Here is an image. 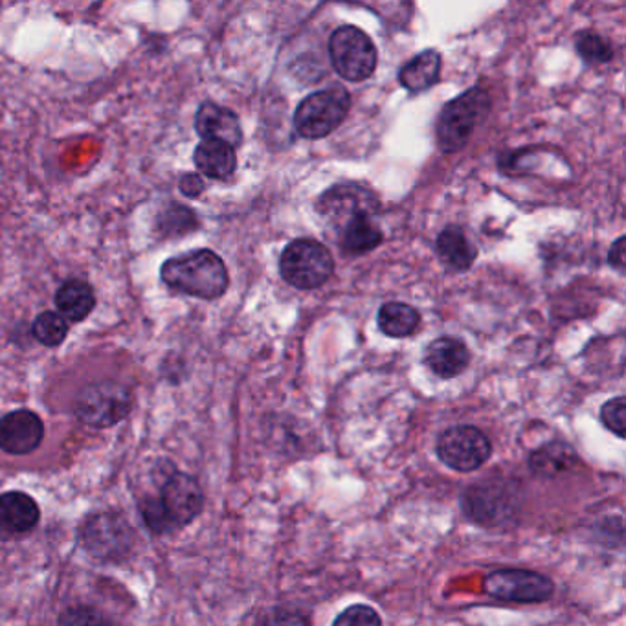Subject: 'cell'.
Masks as SVG:
<instances>
[{
	"instance_id": "cell-1",
	"label": "cell",
	"mask_w": 626,
	"mask_h": 626,
	"mask_svg": "<svg viewBox=\"0 0 626 626\" xmlns=\"http://www.w3.org/2000/svg\"><path fill=\"white\" fill-rule=\"evenodd\" d=\"M160 278L170 289L201 300L221 298L230 285L225 261L208 249L167 260L160 268Z\"/></svg>"
},
{
	"instance_id": "cell-2",
	"label": "cell",
	"mask_w": 626,
	"mask_h": 626,
	"mask_svg": "<svg viewBox=\"0 0 626 626\" xmlns=\"http://www.w3.org/2000/svg\"><path fill=\"white\" fill-rule=\"evenodd\" d=\"M491 111V96L474 87L460 98L449 101L439 114L436 140L443 153H455L467 146L474 129Z\"/></svg>"
},
{
	"instance_id": "cell-3",
	"label": "cell",
	"mask_w": 626,
	"mask_h": 626,
	"mask_svg": "<svg viewBox=\"0 0 626 626\" xmlns=\"http://www.w3.org/2000/svg\"><path fill=\"white\" fill-rule=\"evenodd\" d=\"M349 107L351 96L340 85L313 92L296 109V133L308 140L325 138L342 125L348 116Z\"/></svg>"
},
{
	"instance_id": "cell-4",
	"label": "cell",
	"mask_w": 626,
	"mask_h": 626,
	"mask_svg": "<svg viewBox=\"0 0 626 626\" xmlns=\"http://www.w3.org/2000/svg\"><path fill=\"white\" fill-rule=\"evenodd\" d=\"M279 272L296 289L313 290L331 278L335 261L327 247L314 239H296L287 245L279 260Z\"/></svg>"
},
{
	"instance_id": "cell-5",
	"label": "cell",
	"mask_w": 626,
	"mask_h": 626,
	"mask_svg": "<svg viewBox=\"0 0 626 626\" xmlns=\"http://www.w3.org/2000/svg\"><path fill=\"white\" fill-rule=\"evenodd\" d=\"M133 396L127 386L116 380H100L85 386L74 404L77 420L95 428H109L129 415Z\"/></svg>"
},
{
	"instance_id": "cell-6",
	"label": "cell",
	"mask_w": 626,
	"mask_h": 626,
	"mask_svg": "<svg viewBox=\"0 0 626 626\" xmlns=\"http://www.w3.org/2000/svg\"><path fill=\"white\" fill-rule=\"evenodd\" d=\"M329 58L338 76L359 84L377 68V48L366 32L356 26H340L329 39Z\"/></svg>"
},
{
	"instance_id": "cell-7",
	"label": "cell",
	"mask_w": 626,
	"mask_h": 626,
	"mask_svg": "<svg viewBox=\"0 0 626 626\" xmlns=\"http://www.w3.org/2000/svg\"><path fill=\"white\" fill-rule=\"evenodd\" d=\"M487 596L503 603L538 604L555 596V583L548 575L522 567L494 569L484 580Z\"/></svg>"
},
{
	"instance_id": "cell-8",
	"label": "cell",
	"mask_w": 626,
	"mask_h": 626,
	"mask_svg": "<svg viewBox=\"0 0 626 626\" xmlns=\"http://www.w3.org/2000/svg\"><path fill=\"white\" fill-rule=\"evenodd\" d=\"M436 454L455 473H474L491 458V439L476 426H450L439 436Z\"/></svg>"
},
{
	"instance_id": "cell-9",
	"label": "cell",
	"mask_w": 626,
	"mask_h": 626,
	"mask_svg": "<svg viewBox=\"0 0 626 626\" xmlns=\"http://www.w3.org/2000/svg\"><path fill=\"white\" fill-rule=\"evenodd\" d=\"M461 511L479 526H498L516 511V494L505 481L474 484L461 494Z\"/></svg>"
},
{
	"instance_id": "cell-10",
	"label": "cell",
	"mask_w": 626,
	"mask_h": 626,
	"mask_svg": "<svg viewBox=\"0 0 626 626\" xmlns=\"http://www.w3.org/2000/svg\"><path fill=\"white\" fill-rule=\"evenodd\" d=\"M82 542L100 561H120L133 548V529L120 514H95L82 527Z\"/></svg>"
},
{
	"instance_id": "cell-11",
	"label": "cell",
	"mask_w": 626,
	"mask_h": 626,
	"mask_svg": "<svg viewBox=\"0 0 626 626\" xmlns=\"http://www.w3.org/2000/svg\"><path fill=\"white\" fill-rule=\"evenodd\" d=\"M159 502L172 522L173 529L177 531L180 527L191 524L201 514L204 508V494L196 478L177 473L166 479Z\"/></svg>"
},
{
	"instance_id": "cell-12",
	"label": "cell",
	"mask_w": 626,
	"mask_h": 626,
	"mask_svg": "<svg viewBox=\"0 0 626 626\" xmlns=\"http://www.w3.org/2000/svg\"><path fill=\"white\" fill-rule=\"evenodd\" d=\"M45 425L30 410H15L0 420V449L8 454H30L42 443Z\"/></svg>"
},
{
	"instance_id": "cell-13",
	"label": "cell",
	"mask_w": 626,
	"mask_h": 626,
	"mask_svg": "<svg viewBox=\"0 0 626 626\" xmlns=\"http://www.w3.org/2000/svg\"><path fill=\"white\" fill-rule=\"evenodd\" d=\"M316 210L322 215L335 221L337 226L355 217L356 213H373L377 210V201L367 189L355 184H340L327 189L322 199L316 202Z\"/></svg>"
},
{
	"instance_id": "cell-14",
	"label": "cell",
	"mask_w": 626,
	"mask_h": 626,
	"mask_svg": "<svg viewBox=\"0 0 626 626\" xmlns=\"http://www.w3.org/2000/svg\"><path fill=\"white\" fill-rule=\"evenodd\" d=\"M196 129L202 140H217L234 149L242 143V129L237 114L213 101H206L199 107Z\"/></svg>"
},
{
	"instance_id": "cell-15",
	"label": "cell",
	"mask_w": 626,
	"mask_h": 626,
	"mask_svg": "<svg viewBox=\"0 0 626 626\" xmlns=\"http://www.w3.org/2000/svg\"><path fill=\"white\" fill-rule=\"evenodd\" d=\"M426 366L439 378H454L471 364L467 346L454 337H441L426 348Z\"/></svg>"
},
{
	"instance_id": "cell-16",
	"label": "cell",
	"mask_w": 626,
	"mask_h": 626,
	"mask_svg": "<svg viewBox=\"0 0 626 626\" xmlns=\"http://www.w3.org/2000/svg\"><path fill=\"white\" fill-rule=\"evenodd\" d=\"M41 511L26 492H7L0 497V527L10 533H26L39 522Z\"/></svg>"
},
{
	"instance_id": "cell-17",
	"label": "cell",
	"mask_w": 626,
	"mask_h": 626,
	"mask_svg": "<svg viewBox=\"0 0 626 626\" xmlns=\"http://www.w3.org/2000/svg\"><path fill=\"white\" fill-rule=\"evenodd\" d=\"M383 230L372 220V213H356L340 225V247L351 255H362L380 247Z\"/></svg>"
},
{
	"instance_id": "cell-18",
	"label": "cell",
	"mask_w": 626,
	"mask_h": 626,
	"mask_svg": "<svg viewBox=\"0 0 626 626\" xmlns=\"http://www.w3.org/2000/svg\"><path fill=\"white\" fill-rule=\"evenodd\" d=\"M579 461L577 452L572 445L564 441H550V443L538 447L529 455V468L538 478H556L559 474H564L574 467Z\"/></svg>"
},
{
	"instance_id": "cell-19",
	"label": "cell",
	"mask_w": 626,
	"mask_h": 626,
	"mask_svg": "<svg viewBox=\"0 0 626 626\" xmlns=\"http://www.w3.org/2000/svg\"><path fill=\"white\" fill-rule=\"evenodd\" d=\"M193 160L204 177L215 180L230 177L237 167L236 149L217 140H202L197 146Z\"/></svg>"
},
{
	"instance_id": "cell-20",
	"label": "cell",
	"mask_w": 626,
	"mask_h": 626,
	"mask_svg": "<svg viewBox=\"0 0 626 626\" xmlns=\"http://www.w3.org/2000/svg\"><path fill=\"white\" fill-rule=\"evenodd\" d=\"M55 308L66 322H84L95 311V290L82 279H68L55 295Z\"/></svg>"
},
{
	"instance_id": "cell-21",
	"label": "cell",
	"mask_w": 626,
	"mask_h": 626,
	"mask_svg": "<svg viewBox=\"0 0 626 626\" xmlns=\"http://www.w3.org/2000/svg\"><path fill=\"white\" fill-rule=\"evenodd\" d=\"M436 250L443 265L454 272L468 271L478 255L473 242L468 241V237L460 226H447L439 234Z\"/></svg>"
},
{
	"instance_id": "cell-22",
	"label": "cell",
	"mask_w": 626,
	"mask_h": 626,
	"mask_svg": "<svg viewBox=\"0 0 626 626\" xmlns=\"http://www.w3.org/2000/svg\"><path fill=\"white\" fill-rule=\"evenodd\" d=\"M439 72H441V53L436 50H425L402 66L399 72V82L410 92H421V90L430 89L431 85L438 82Z\"/></svg>"
},
{
	"instance_id": "cell-23",
	"label": "cell",
	"mask_w": 626,
	"mask_h": 626,
	"mask_svg": "<svg viewBox=\"0 0 626 626\" xmlns=\"http://www.w3.org/2000/svg\"><path fill=\"white\" fill-rule=\"evenodd\" d=\"M421 324V316L412 305L401 302L385 303L378 311V327L386 337H412Z\"/></svg>"
},
{
	"instance_id": "cell-24",
	"label": "cell",
	"mask_w": 626,
	"mask_h": 626,
	"mask_svg": "<svg viewBox=\"0 0 626 626\" xmlns=\"http://www.w3.org/2000/svg\"><path fill=\"white\" fill-rule=\"evenodd\" d=\"M66 335H68V322L60 313L47 311L39 314L34 322V337L47 348H55L65 342Z\"/></svg>"
},
{
	"instance_id": "cell-25",
	"label": "cell",
	"mask_w": 626,
	"mask_h": 626,
	"mask_svg": "<svg viewBox=\"0 0 626 626\" xmlns=\"http://www.w3.org/2000/svg\"><path fill=\"white\" fill-rule=\"evenodd\" d=\"M575 47H577L580 58L588 63H609L614 58V50L610 47V42L599 34H591V32L580 34Z\"/></svg>"
},
{
	"instance_id": "cell-26",
	"label": "cell",
	"mask_w": 626,
	"mask_h": 626,
	"mask_svg": "<svg viewBox=\"0 0 626 626\" xmlns=\"http://www.w3.org/2000/svg\"><path fill=\"white\" fill-rule=\"evenodd\" d=\"M159 223L166 234L172 231V234L183 236V234L196 230L197 215L183 204H172L167 212L160 213Z\"/></svg>"
},
{
	"instance_id": "cell-27",
	"label": "cell",
	"mask_w": 626,
	"mask_h": 626,
	"mask_svg": "<svg viewBox=\"0 0 626 626\" xmlns=\"http://www.w3.org/2000/svg\"><path fill=\"white\" fill-rule=\"evenodd\" d=\"M331 626H383V617L367 604H351L337 615Z\"/></svg>"
},
{
	"instance_id": "cell-28",
	"label": "cell",
	"mask_w": 626,
	"mask_h": 626,
	"mask_svg": "<svg viewBox=\"0 0 626 626\" xmlns=\"http://www.w3.org/2000/svg\"><path fill=\"white\" fill-rule=\"evenodd\" d=\"M601 423L606 430L623 439L626 436V399L623 396L606 401L601 408Z\"/></svg>"
},
{
	"instance_id": "cell-29",
	"label": "cell",
	"mask_w": 626,
	"mask_h": 626,
	"mask_svg": "<svg viewBox=\"0 0 626 626\" xmlns=\"http://www.w3.org/2000/svg\"><path fill=\"white\" fill-rule=\"evenodd\" d=\"M60 626H111L100 610L85 604H77L66 609L60 615Z\"/></svg>"
},
{
	"instance_id": "cell-30",
	"label": "cell",
	"mask_w": 626,
	"mask_h": 626,
	"mask_svg": "<svg viewBox=\"0 0 626 626\" xmlns=\"http://www.w3.org/2000/svg\"><path fill=\"white\" fill-rule=\"evenodd\" d=\"M261 626H311V621L302 610L276 606L263 615Z\"/></svg>"
},
{
	"instance_id": "cell-31",
	"label": "cell",
	"mask_w": 626,
	"mask_h": 626,
	"mask_svg": "<svg viewBox=\"0 0 626 626\" xmlns=\"http://www.w3.org/2000/svg\"><path fill=\"white\" fill-rule=\"evenodd\" d=\"M142 516L149 529L156 533V535H167V533L175 531L172 522L167 518V514L164 513V509L160 505L159 498H148L142 503Z\"/></svg>"
},
{
	"instance_id": "cell-32",
	"label": "cell",
	"mask_w": 626,
	"mask_h": 626,
	"mask_svg": "<svg viewBox=\"0 0 626 626\" xmlns=\"http://www.w3.org/2000/svg\"><path fill=\"white\" fill-rule=\"evenodd\" d=\"M180 191L184 196L189 197V199H197V197L202 196L204 191V180H202L201 175L197 173H186L183 178H180Z\"/></svg>"
},
{
	"instance_id": "cell-33",
	"label": "cell",
	"mask_w": 626,
	"mask_h": 626,
	"mask_svg": "<svg viewBox=\"0 0 626 626\" xmlns=\"http://www.w3.org/2000/svg\"><path fill=\"white\" fill-rule=\"evenodd\" d=\"M625 237H619L610 249L609 263L615 271L625 272Z\"/></svg>"
}]
</instances>
